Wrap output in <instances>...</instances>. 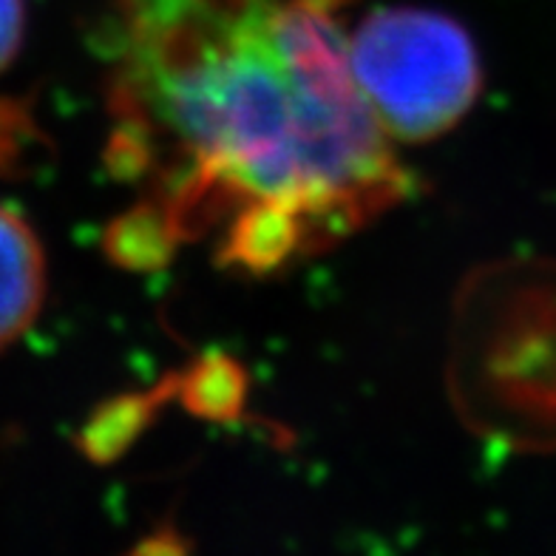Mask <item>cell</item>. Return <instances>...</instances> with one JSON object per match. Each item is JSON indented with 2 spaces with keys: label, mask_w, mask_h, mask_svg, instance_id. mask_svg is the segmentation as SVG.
Wrapping results in <instances>:
<instances>
[{
  "label": "cell",
  "mask_w": 556,
  "mask_h": 556,
  "mask_svg": "<svg viewBox=\"0 0 556 556\" xmlns=\"http://www.w3.org/2000/svg\"><path fill=\"white\" fill-rule=\"evenodd\" d=\"M174 397L185 403V409L205 420H233L244 406L248 375L230 355L211 352L185 375H174Z\"/></svg>",
  "instance_id": "8992f818"
},
{
  "label": "cell",
  "mask_w": 556,
  "mask_h": 556,
  "mask_svg": "<svg viewBox=\"0 0 556 556\" xmlns=\"http://www.w3.org/2000/svg\"><path fill=\"white\" fill-rule=\"evenodd\" d=\"M26 31V3L0 0V72L15 60Z\"/></svg>",
  "instance_id": "9c48e42d"
},
{
  "label": "cell",
  "mask_w": 556,
  "mask_h": 556,
  "mask_svg": "<svg viewBox=\"0 0 556 556\" xmlns=\"http://www.w3.org/2000/svg\"><path fill=\"white\" fill-rule=\"evenodd\" d=\"M174 392L176 378L170 375L154 395H125L103 403L83 429L80 448L94 463L117 460L119 454L128 452L134 440L146 432V426L156 412V403L162 397H174Z\"/></svg>",
  "instance_id": "52a82bcc"
},
{
  "label": "cell",
  "mask_w": 556,
  "mask_h": 556,
  "mask_svg": "<svg viewBox=\"0 0 556 556\" xmlns=\"http://www.w3.org/2000/svg\"><path fill=\"white\" fill-rule=\"evenodd\" d=\"M299 250H307L304 222L285 205L253 202L233 219L219 258L250 273H267Z\"/></svg>",
  "instance_id": "5b68a950"
},
{
  "label": "cell",
  "mask_w": 556,
  "mask_h": 556,
  "mask_svg": "<svg viewBox=\"0 0 556 556\" xmlns=\"http://www.w3.org/2000/svg\"><path fill=\"white\" fill-rule=\"evenodd\" d=\"M176 230L168 211L160 202L139 205L137 211L119 216L105 233V250L123 267L151 270L170 258L176 244Z\"/></svg>",
  "instance_id": "ba28073f"
},
{
  "label": "cell",
  "mask_w": 556,
  "mask_h": 556,
  "mask_svg": "<svg viewBox=\"0 0 556 556\" xmlns=\"http://www.w3.org/2000/svg\"><path fill=\"white\" fill-rule=\"evenodd\" d=\"M350 68L383 134L443 137L475 105L483 72L469 31L440 12L381 9L350 37Z\"/></svg>",
  "instance_id": "3957f363"
},
{
  "label": "cell",
  "mask_w": 556,
  "mask_h": 556,
  "mask_svg": "<svg viewBox=\"0 0 556 556\" xmlns=\"http://www.w3.org/2000/svg\"><path fill=\"white\" fill-rule=\"evenodd\" d=\"M446 392L477 438L556 452V258H505L457 287Z\"/></svg>",
  "instance_id": "7a4b0ae2"
},
{
  "label": "cell",
  "mask_w": 556,
  "mask_h": 556,
  "mask_svg": "<svg viewBox=\"0 0 556 556\" xmlns=\"http://www.w3.org/2000/svg\"><path fill=\"white\" fill-rule=\"evenodd\" d=\"M346 0H117V131L165 139L182 168L168 211L179 239L219 207L276 202L307 248L392 207L409 179L350 68Z\"/></svg>",
  "instance_id": "6da1fadb"
},
{
  "label": "cell",
  "mask_w": 556,
  "mask_h": 556,
  "mask_svg": "<svg viewBox=\"0 0 556 556\" xmlns=\"http://www.w3.org/2000/svg\"><path fill=\"white\" fill-rule=\"evenodd\" d=\"M46 256L21 213L0 205V350L29 330L43 307Z\"/></svg>",
  "instance_id": "277c9868"
}]
</instances>
